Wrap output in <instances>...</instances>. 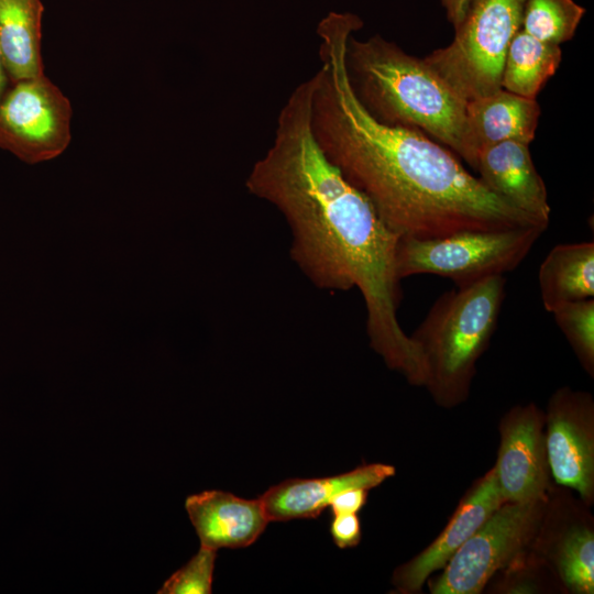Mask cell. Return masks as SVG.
Here are the masks:
<instances>
[{
    "label": "cell",
    "mask_w": 594,
    "mask_h": 594,
    "mask_svg": "<svg viewBox=\"0 0 594 594\" xmlns=\"http://www.w3.org/2000/svg\"><path fill=\"white\" fill-rule=\"evenodd\" d=\"M474 169L496 196L537 219L549 223L550 205L543 179L537 172L529 145L504 141L481 151Z\"/></svg>",
    "instance_id": "5bb4252c"
},
{
    "label": "cell",
    "mask_w": 594,
    "mask_h": 594,
    "mask_svg": "<svg viewBox=\"0 0 594 594\" xmlns=\"http://www.w3.org/2000/svg\"><path fill=\"white\" fill-rule=\"evenodd\" d=\"M502 429L496 466L505 503L542 499L547 485V454L541 419L535 406L515 409Z\"/></svg>",
    "instance_id": "30bf717a"
},
{
    "label": "cell",
    "mask_w": 594,
    "mask_h": 594,
    "mask_svg": "<svg viewBox=\"0 0 594 594\" xmlns=\"http://www.w3.org/2000/svg\"><path fill=\"white\" fill-rule=\"evenodd\" d=\"M395 472L393 465L373 463L329 477L288 479L271 486L258 499L270 521L316 518L338 493L376 487Z\"/></svg>",
    "instance_id": "9a60e30c"
},
{
    "label": "cell",
    "mask_w": 594,
    "mask_h": 594,
    "mask_svg": "<svg viewBox=\"0 0 594 594\" xmlns=\"http://www.w3.org/2000/svg\"><path fill=\"white\" fill-rule=\"evenodd\" d=\"M330 535L341 549L352 548L361 541V522L356 514L332 515Z\"/></svg>",
    "instance_id": "603a6c76"
},
{
    "label": "cell",
    "mask_w": 594,
    "mask_h": 594,
    "mask_svg": "<svg viewBox=\"0 0 594 594\" xmlns=\"http://www.w3.org/2000/svg\"><path fill=\"white\" fill-rule=\"evenodd\" d=\"M185 508L201 546L213 550L251 546L270 521L258 498L218 490L189 495Z\"/></svg>",
    "instance_id": "4fadbf2b"
},
{
    "label": "cell",
    "mask_w": 594,
    "mask_h": 594,
    "mask_svg": "<svg viewBox=\"0 0 594 594\" xmlns=\"http://www.w3.org/2000/svg\"><path fill=\"white\" fill-rule=\"evenodd\" d=\"M363 26L330 12L317 28L320 67L311 76V129L326 157L399 238L546 226L492 193L452 151L418 130L374 119L351 86L345 50Z\"/></svg>",
    "instance_id": "7a4b0ae2"
},
{
    "label": "cell",
    "mask_w": 594,
    "mask_h": 594,
    "mask_svg": "<svg viewBox=\"0 0 594 594\" xmlns=\"http://www.w3.org/2000/svg\"><path fill=\"white\" fill-rule=\"evenodd\" d=\"M73 107L44 75L11 82L0 100V147L26 164L58 157L72 141Z\"/></svg>",
    "instance_id": "52a82bcc"
},
{
    "label": "cell",
    "mask_w": 594,
    "mask_h": 594,
    "mask_svg": "<svg viewBox=\"0 0 594 594\" xmlns=\"http://www.w3.org/2000/svg\"><path fill=\"white\" fill-rule=\"evenodd\" d=\"M541 516V499L504 503L451 557L435 594H476L528 544Z\"/></svg>",
    "instance_id": "ba28073f"
},
{
    "label": "cell",
    "mask_w": 594,
    "mask_h": 594,
    "mask_svg": "<svg viewBox=\"0 0 594 594\" xmlns=\"http://www.w3.org/2000/svg\"><path fill=\"white\" fill-rule=\"evenodd\" d=\"M505 285L504 275H495L444 292L411 333L425 358V386L439 403L466 397L476 361L496 330Z\"/></svg>",
    "instance_id": "277c9868"
},
{
    "label": "cell",
    "mask_w": 594,
    "mask_h": 594,
    "mask_svg": "<svg viewBox=\"0 0 594 594\" xmlns=\"http://www.w3.org/2000/svg\"><path fill=\"white\" fill-rule=\"evenodd\" d=\"M449 22L455 28L464 18L470 0H440Z\"/></svg>",
    "instance_id": "d4e9b609"
},
{
    "label": "cell",
    "mask_w": 594,
    "mask_h": 594,
    "mask_svg": "<svg viewBox=\"0 0 594 594\" xmlns=\"http://www.w3.org/2000/svg\"><path fill=\"white\" fill-rule=\"evenodd\" d=\"M536 99L499 90L466 101L462 158L474 168L484 148L504 141L530 144L540 118Z\"/></svg>",
    "instance_id": "7c38bea8"
},
{
    "label": "cell",
    "mask_w": 594,
    "mask_h": 594,
    "mask_svg": "<svg viewBox=\"0 0 594 594\" xmlns=\"http://www.w3.org/2000/svg\"><path fill=\"white\" fill-rule=\"evenodd\" d=\"M505 503L491 470L461 502L448 526L419 556L402 565L394 584L402 592H417L427 578L444 568L457 550Z\"/></svg>",
    "instance_id": "8fae6325"
},
{
    "label": "cell",
    "mask_w": 594,
    "mask_h": 594,
    "mask_svg": "<svg viewBox=\"0 0 594 594\" xmlns=\"http://www.w3.org/2000/svg\"><path fill=\"white\" fill-rule=\"evenodd\" d=\"M591 399L569 388L558 391L550 403L546 454L558 484L591 498L594 484V446L590 428Z\"/></svg>",
    "instance_id": "9c48e42d"
},
{
    "label": "cell",
    "mask_w": 594,
    "mask_h": 594,
    "mask_svg": "<svg viewBox=\"0 0 594 594\" xmlns=\"http://www.w3.org/2000/svg\"><path fill=\"white\" fill-rule=\"evenodd\" d=\"M345 65L351 86L377 121L418 130L462 156L466 101L424 61L376 34L349 37Z\"/></svg>",
    "instance_id": "3957f363"
},
{
    "label": "cell",
    "mask_w": 594,
    "mask_h": 594,
    "mask_svg": "<svg viewBox=\"0 0 594 594\" xmlns=\"http://www.w3.org/2000/svg\"><path fill=\"white\" fill-rule=\"evenodd\" d=\"M217 550L200 547L199 551L174 572L157 591L158 594H210Z\"/></svg>",
    "instance_id": "7402d4cb"
},
{
    "label": "cell",
    "mask_w": 594,
    "mask_h": 594,
    "mask_svg": "<svg viewBox=\"0 0 594 594\" xmlns=\"http://www.w3.org/2000/svg\"><path fill=\"white\" fill-rule=\"evenodd\" d=\"M546 226L465 230L430 239L399 238L396 270L400 279L433 274L464 287L514 271L529 254Z\"/></svg>",
    "instance_id": "8992f818"
},
{
    "label": "cell",
    "mask_w": 594,
    "mask_h": 594,
    "mask_svg": "<svg viewBox=\"0 0 594 594\" xmlns=\"http://www.w3.org/2000/svg\"><path fill=\"white\" fill-rule=\"evenodd\" d=\"M366 488H349L334 495L329 503L331 514H356L367 499Z\"/></svg>",
    "instance_id": "cb8c5ba5"
},
{
    "label": "cell",
    "mask_w": 594,
    "mask_h": 594,
    "mask_svg": "<svg viewBox=\"0 0 594 594\" xmlns=\"http://www.w3.org/2000/svg\"><path fill=\"white\" fill-rule=\"evenodd\" d=\"M10 84L11 82L9 80V77H8L7 73H6V69H4V66H3V63H2L1 53H0V100H1L2 96L4 95V92L8 89Z\"/></svg>",
    "instance_id": "484cf974"
},
{
    "label": "cell",
    "mask_w": 594,
    "mask_h": 594,
    "mask_svg": "<svg viewBox=\"0 0 594 594\" xmlns=\"http://www.w3.org/2000/svg\"><path fill=\"white\" fill-rule=\"evenodd\" d=\"M585 14L574 0H525L521 30L546 43L570 41Z\"/></svg>",
    "instance_id": "d6986e66"
},
{
    "label": "cell",
    "mask_w": 594,
    "mask_h": 594,
    "mask_svg": "<svg viewBox=\"0 0 594 594\" xmlns=\"http://www.w3.org/2000/svg\"><path fill=\"white\" fill-rule=\"evenodd\" d=\"M585 370L594 366V299L564 304L551 312Z\"/></svg>",
    "instance_id": "44dd1931"
},
{
    "label": "cell",
    "mask_w": 594,
    "mask_h": 594,
    "mask_svg": "<svg viewBox=\"0 0 594 594\" xmlns=\"http://www.w3.org/2000/svg\"><path fill=\"white\" fill-rule=\"evenodd\" d=\"M557 565L565 585L575 593L594 591V536L585 527L571 529L558 549Z\"/></svg>",
    "instance_id": "ffe728a7"
},
{
    "label": "cell",
    "mask_w": 594,
    "mask_h": 594,
    "mask_svg": "<svg viewBox=\"0 0 594 594\" xmlns=\"http://www.w3.org/2000/svg\"><path fill=\"white\" fill-rule=\"evenodd\" d=\"M524 3L470 0L453 41L424 61L465 101L499 90L508 46L521 28Z\"/></svg>",
    "instance_id": "5b68a950"
},
{
    "label": "cell",
    "mask_w": 594,
    "mask_h": 594,
    "mask_svg": "<svg viewBox=\"0 0 594 594\" xmlns=\"http://www.w3.org/2000/svg\"><path fill=\"white\" fill-rule=\"evenodd\" d=\"M561 61L560 45L537 40L519 29L508 46L502 88L536 99L546 82L557 73Z\"/></svg>",
    "instance_id": "ac0fdd59"
},
{
    "label": "cell",
    "mask_w": 594,
    "mask_h": 594,
    "mask_svg": "<svg viewBox=\"0 0 594 594\" xmlns=\"http://www.w3.org/2000/svg\"><path fill=\"white\" fill-rule=\"evenodd\" d=\"M42 0H0V53L10 82L44 75Z\"/></svg>",
    "instance_id": "2e32d148"
},
{
    "label": "cell",
    "mask_w": 594,
    "mask_h": 594,
    "mask_svg": "<svg viewBox=\"0 0 594 594\" xmlns=\"http://www.w3.org/2000/svg\"><path fill=\"white\" fill-rule=\"evenodd\" d=\"M312 89L310 77L290 92L272 146L245 187L282 212L292 232L290 256L316 287L360 290L371 348L410 384L424 385V354L397 318L399 237L320 148L311 129Z\"/></svg>",
    "instance_id": "6da1fadb"
},
{
    "label": "cell",
    "mask_w": 594,
    "mask_h": 594,
    "mask_svg": "<svg viewBox=\"0 0 594 594\" xmlns=\"http://www.w3.org/2000/svg\"><path fill=\"white\" fill-rule=\"evenodd\" d=\"M541 300L552 312L560 306L594 297V242L553 246L538 272Z\"/></svg>",
    "instance_id": "e0dca14e"
}]
</instances>
